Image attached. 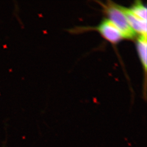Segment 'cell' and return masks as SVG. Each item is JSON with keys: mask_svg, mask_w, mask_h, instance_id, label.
Instances as JSON below:
<instances>
[{"mask_svg": "<svg viewBox=\"0 0 147 147\" xmlns=\"http://www.w3.org/2000/svg\"><path fill=\"white\" fill-rule=\"evenodd\" d=\"M104 8L109 20L119 30L123 38L133 39L135 37L136 33L128 22L123 7L110 1L104 5Z\"/></svg>", "mask_w": 147, "mask_h": 147, "instance_id": "obj_1", "label": "cell"}, {"mask_svg": "<svg viewBox=\"0 0 147 147\" xmlns=\"http://www.w3.org/2000/svg\"><path fill=\"white\" fill-rule=\"evenodd\" d=\"M97 29L105 39L111 43H118L123 38L119 30L109 19L103 20Z\"/></svg>", "mask_w": 147, "mask_h": 147, "instance_id": "obj_2", "label": "cell"}, {"mask_svg": "<svg viewBox=\"0 0 147 147\" xmlns=\"http://www.w3.org/2000/svg\"><path fill=\"white\" fill-rule=\"evenodd\" d=\"M123 11L128 22L133 31L136 33L140 34V35L147 36V21L136 16L129 9L123 7Z\"/></svg>", "mask_w": 147, "mask_h": 147, "instance_id": "obj_3", "label": "cell"}, {"mask_svg": "<svg viewBox=\"0 0 147 147\" xmlns=\"http://www.w3.org/2000/svg\"><path fill=\"white\" fill-rule=\"evenodd\" d=\"M137 47L140 61L145 71L147 69V36L140 35L137 42Z\"/></svg>", "mask_w": 147, "mask_h": 147, "instance_id": "obj_4", "label": "cell"}, {"mask_svg": "<svg viewBox=\"0 0 147 147\" xmlns=\"http://www.w3.org/2000/svg\"><path fill=\"white\" fill-rule=\"evenodd\" d=\"M129 10L136 16L147 21V8L140 1H136Z\"/></svg>", "mask_w": 147, "mask_h": 147, "instance_id": "obj_5", "label": "cell"}]
</instances>
